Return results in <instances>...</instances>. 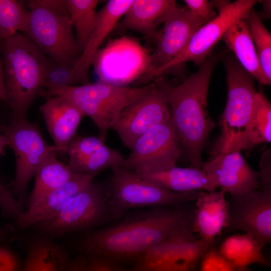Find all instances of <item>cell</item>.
Returning a JSON list of instances; mask_svg holds the SVG:
<instances>
[{
  "label": "cell",
  "instance_id": "cell-41",
  "mask_svg": "<svg viewBox=\"0 0 271 271\" xmlns=\"http://www.w3.org/2000/svg\"><path fill=\"white\" fill-rule=\"evenodd\" d=\"M0 99L7 101L6 92L4 82L3 65L0 57Z\"/></svg>",
  "mask_w": 271,
  "mask_h": 271
},
{
  "label": "cell",
  "instance_id": "cell-40",
  "mask_svg": "<svg viewBox=\"0 0 271 271\" xmlns=\"http://www.w3.org/2000/svg\"><path fill=\"white\" fill-rule=\"evenodd\" d=\"M95 256L101 271H125L124 269H120L111 263V260L104 257Z\"/></svg>",
  "mask_w": 271,
  "mask_h": 271
},
{
  "label": "cell",
  "instance_id": "cell-9",
  "mask_svg": "<svg viewBox=\"0 0 271 271\" xmlns=\"http://www.w3.org/2000/svg\"><path fill=\"white\" fill-rule=\"evenodd\" d=\"M108 195L102 185L92 181L69 199L55 216L36 225L53 236L93 227L109 212Z\"/></svg>",
  "mask_w": 271,
  "mask_h": 271
},
{
  "label": "cell",
  "instance_id": "cell-23",
  "mask_svg": "<svg viewBox=\"0 0 271 271\" xmlns=\"http://www.w3.org/2000/svg\"><path fill=\"white\" fill-rule=\"evenodd\" d=\"M261 250L254 238L244 233L227 237L222 243L219 251L235 271H245L253 264L270 265Z\"/></svg>",
  "mask_w": 271,
  "mask_h": 271
},
{
  "label": "cell",
  "instance_id": "cell-25",
  "mask_svg": "<svg viewBox=\"0 0 271 271\" xmlns=\"http://www.w3.org/2000/svg\"><path fill=\"white\" fill-rule=\"evenodd\" d=\"M57 152L49 154L35 173V182L29 200L30 205L50 191L65 184L75 173L68 164L57 159Z\"/></svg>",
  "mask_w": 271,
  "mask_h": 271
},
{
  "label": "cell",
  "instance_id": "cell-14",
  "mask_svg": "<svg viewBox=\"0 0 271 271\" xmlns=\"http://www.w3.org/2000/svg\"><path fill=\"white\" fill-rule=\"evenodd\" d=\"M232 197L227 228L251 235L262 248L271 241V187Z\"/></svg>",
  "mask_w": 271,
  "mask_h": 271
},
{
  "label": "cell",
  "instance_id": "cell-28",
  "mask_svg": "<svg viewBox=\"0 0 271 271\" xmlns=\"http://www.w3.org/2000/svg\"><path fill=\"white\" fill-rule=\"evenodd\" d=\"M248 149L271 141V105L264 95L257 92L248 125Z\"/></svg>",
  "mask_w": 271,
  "mask_h": 271
},
{
  "label": "cell",
  "instance_id": "cell-35",
  "mask_svg": "<svg viewBox=\"0 0 271 271\" xmlns=\"http://www.w3.org/2000/svg\"><path fill=\"white\" fill-rule=\"evenodd\" d=\"M200 271L235 270L221 255L219 250L209 248L200 262Z\"/></svg>",
  "mask_w": 271,
  "mask_h": 271
},
{
  "label": "cell",
  "instance_id": "cell-30",
  "mask_svg": "<svg viewBox=\"0 0 271 271\" xmlns=\"http://www.w3.org/2000/svg\"><path fill=\"white\" fill-rule=\"evenodd\" d=\"M251 35L263 74L271 83V35L261 21L258 14L252 8L246 18Z\"/></svg>",
  "mask_w": 271,
  "mask_h": 271
},
{
  "label": "cell",
  "instance_id": "cell-33",
  "mask_svg": "<svg viewBox=\"0 0 271 271\" xmlns=\"http://www.w3.org/2000/svg\"><path fill=\"white\" fill-rule=\"evenodd\" d=\"M104 145V142L98 137H75L68 145L65 153L69 157V162H74L87 157Z\"/></svg>",
  "mask_w": 271,
  "mask_h": 271
},
{
  "label": "cell",
  "instance_id": "cell-16",
  "mask_svg": "<svg viewBox=\"0 0 271 271\" xmlns=\"http://www.w3.org/2000/svg\"><path fill=\"white\" fill-rule=\"evenodd\" d=\"M133 0H109L97 12L94 29L89 41L75 65L67 73L65 84L88 83V72L98 48L117 26Z\"/></svg>",
  "mask_w": 271,
  "mask_h": 271
},
{
  "label": "cell",
  "instance_id": "cell-4",
  "mask_svg": "<svg viewBox=\"0 0 271 271\" xmlns=\"http://www.w3.org/2000/svg\"><path fill=\"white\" fill-rule=\"evenodd\" d=\"M156 82L138 87L119 86L102 82L70 85L47 81L41 94L45 97L62 96L71 101L89 116L98 129V138L104 142L121 112L146 96Z\"/></svg>",
  "mask_w": 271,
  "mask_h": 271
},
{
  "label": "cell",
  "instance_id": "cell-17",
  "mask_svg": "<svg viewBox=\"0 0 271 271\" xmlns=\"http://www.w3.org/2000/svg\"><path fill=\"white\" fill-rule=\"evenodd\" d=\"M45 98V102L40 108V111L58 153H65L85 115L71 101L64 96Z\"/></svg>",
  "mask_w": 271,
  "mask_h": 271
},
{
  "label": "cell",
  "instance_id": "cell-3",
  "mask_svg": "<svg viewBox=\"0 0 271 271\" xmlns=\"http://www.w3.org/2000/svg\"><path fill=\"white\" fill-rule=\"evenodd\" d=\"M1 43L6 102L13 119L26 120L28 109L42 93L54 63L24 34Z\"/></svg>",
  "mask_w": 271,
  "mask_h": 271
},
{
  "label": "cell",
  "instance_id": "cell-13",
  "mask_svg": "<svg viewBox=\"0 0 271 271\" xmlns=\"http://www.w3.org/2000/svg\"><path fill=\"white\" fill-rule=\"evenodd\" d=\"M204 25L186 6L177 5L154 39L156 48L149 56L146 78L155 77L159 70L179 56Z\"/></svg>",
  "mask_w": 271,
  "mask_h": 271
},
{
  "label": "cell",
  "instance_id": "cell-29",
  "mask_svg": "<svg viewBox=\"0 0 271 271\" xmlns=\"http://www.w3.org/2000/svg\"><path fill=\"white\" fill-rule=\"evenodd\" d=\"M124 161L119 152L104 145L87 157L68 165L75 174L96 176L105 169L121 167Z\"/></svg>",
  "mask_w": 271,
  "mask_h": 271
},
{
  "label": "cell",
  "instance_id": "cell-26",
  "mask_svg": "<svg viewBox=\"0 0 271 271\" xmlns=\"http://www.w3.org/2000/svg\"><path fill=\"white\" fill-rule=\"evenodd\" d=\"M70 262L57 244L40 240L30 246L21 271H65Z\"/></svg>",
  "mask_w": 271,
  "mask_h": 271
},
{
  "label": "cell",
  "instance_id": "cell-31",
  "mask_svg": "<svg viewBox=\"0 0 271 271\" xmlns=\"http://www.w3.org/2000/svg\"><path fill=\"white\" fill-rule=\"evenodd\" d=\"M211 245L195 237L185 241L162 271H195Z\"/></svg>",
  "mask_w": 271,
  "mask_h": 271
},
{
  "label": "cell",
  "instance_id": "cell-37",
  "mask_svg": "<svg viewBox=\"0 0 271 271\" xmlns=\"http://www.w3.org/2000/svg\"><path fill=\"white\" fill-rule=\"evenodd\" d=\"M18 255L11 249L0 245V271H21Z\"/></svg>",
  "mask_w": 271,
  "mask_h": 271
},
{
  "label": "cell",
  "instance_id": "cell-11",
  "mask_svg": "<svg viewBox=\"0 0 271 271\" xmlns=\"http://www.w3.org/2000/svg\"><path fill=\"white\" fill-rule=\"evenodd\" d=\"M0 130L7 139L8 146L15 154L14 189L17 194L22 195L46 157L58 151L54 145L47 143L39 127L27 119H13L9 124L0 125Z\"/></svg>",
  "mask_w": 271,
  "mask_h": 271
},
{
  "label": "cell",
  "instance_id": "cell-20",
  "mask_svg": "<svg viewBox=\"0 0 271 271\" xmlns=\"http://www.w3.org/2000/svg\"><path fill=\"white\" fill-rule=\"evenodd\" d=\"M176 5L174 0H133L117 25L154 40L159 27Z\"/></svg>",
  "mask_w": 271,
  "mask_h": 271
},
{
  "label": "cell",
  "instance_id": "cell-7",
  "mask_svg": "<svg viewBox=\"0 0 271 271\" xmlns=\"http://www.w3.org/2000/svg\"><path fill=\"white\" fill-rule=\"evenodd\" d=\"M108 206L112 216L145 207L174 205L196 199V191L180 193L165 189L122 167L111 169Z\"/></svg>",
  "mask_w": 271,
  "mask_h": 271
},
{
  "label": "cell",
  "instance_id": "cell-19",
  "mask_svg": "<svg viewBox=\"0 0 271 271\" xmlns=\"http://www.w3.org/2000/svg\"><path fill=\"white\" fill-rule=\"evenodd\" d=\"M226 191H212L198 193L192 229L201 240L212 244L222 229L227 228L229 220V204Z\"/></svg>",
  "mask_w": 271,
  "mask_h": 271
},
{
  "label": "cell",
  "instance_id": "cell-22",
  "mask_svg": "<svg viewBox=\"0 0 271 271\" xmlns=\"http://www.w3.org/2000/svg\"><path fill=\"white\" fill-rule=\"evenodd\" d=\"M221 40L253 78L262 84L269 85L262 71L246 19L233 23L224 33Z\"/></svg>",
  "mask_w": 271,
  "mask_h": 271
},
{
  "label": "cell",
  "instance_id": "cell-15",
  "mask_svg": "<svg viewBox=\"0 0 271 271\" xmlns=\"http://www.w3.org/2000/svg\"><path fill=\"white\" fill-rule=\"evenodd\" d=\"M202 169L232 197L244 196L259 187V172L251 168L240 151L218 154L203 163Z\"/></svg>",
  "mask_w": 271,
  "mask_h": 271
},
{
  "label": "cell",
  "instance_id": "cell-6",
  "mask_svg": "<svg viewBox=\"0 0 271 271\" xmlns=\"http://www.w3.org/2000/svg\"><path fill=\"white\" fill-rule=\"evenodd\" d=\"M224 63L227 100L219 121L221 136L216 154L248 149V125L257 92L253 77L236 59L229 57Z\"/></svg>",
  "mask_w": 271,
  "mask_h": 271
},
{
  "label": "cell",
  "instance_id": "cell-10",
  "mask_svg": "<svg viewBox=\"0 0 271 271\" xmlns=\"http://www.w3.org/2000/svg\"><path fill=\"white\" fill-rule=\"evenodd\" d=\"M256 0L212 1L218 11L217 16L200 27L194 34L183 52L176 58L159 70L158 77L172 68L193 61L201 66L208 59L213 48L221 39L228 28L235 21L246 19Z\"/></svg>",
  "mask_w": 271,
  "mask_h": 271
},
{
  "label": "cell",
  "instance_id": "cell-24",
  "mask_svg": "<svg viewBox=\"0 0 271 271\" xmlns=\"http://www.w3.org/2000/svg\"><path fill=\"white\" fill-rule=\"evenodd\" d=\"M190 224L182 226L167 238L137 258L134 265L125 271H162L178 247L194 237Z\"/></svg>",
  "mask_w": 271,
  "mask_h": 271
},
{
  "label": "cell",
  "instance_id": "cell-34",
  "mask_svg": "<svg viewBox=\"0 0 271 271\" xmlns=\"http://www.w3.org/2000/svg\"><path fill=\"white\" fill-rule=\"evenodd\" d=\"M8 146V142L4 135L0 132V155L4 148ZM0 208L3 213L7 217L16 216L21 210V206L11 193L0 182Z\"/></svg>",
  "mask_w": 271,
  "mask_h": 271
},
{
  "label": "cell",
  "instance_id": "cell-39",
  "mask_svg": "<svg viewBox=\"0 0 271 271\" xmlns=\"http://www.w3.org/2000/svg\"><path fill=\"white\" fill-rule=\"evenodd\" d=\"M65 271H88V260L86 257L81 255L70 262Z\"/></svg>",
  "mask_w": 271,
  "mask_h": 271
},
{
  "label": "cell",
  "instance_id": "cell-27",
  "mask_svg": "<svg viewBox=\"0 0 271 271\" xmlns=\"http://www.w3.org/2000/svg\"><path fill=\"white\" fill-rule=\"evenodd\" d=\"M81 54L91 35L96 20L97 0H65Z\"/></svg>",
  "mask_w": 271,
  "mask_h": 271
},
{
  "label": "cell",
  "instance_id": "cell-21",
  "mask_svg": "<svg viewBox=\"0 0 271 271\" xmlns=\"http://www.w3.org/2000/svg\"><path fill=\"white\" fill-rule=\"evenodd\" d=\"M136 174L165 189L180 193L199 190L210 192L218 188L215 181L202 169L193 167L176 166L161 172Z\"/></svg>",
  "mask_w": 271,
  "mask_h": 271
},
{
  "label": "cell",
  "instance_id": "cell-2",
  "mask_svg": "<svg viewBox=\"0 0 271 271\" xmlns=\"http://www.w3.org/2000/svg\"><path fill=\"white\" fill-rule=\"evenodd\" d=\"M218 58H208L195 73L180 84H168L171 119L180 145L193 168L202 169V152L215 124L208 113L207 98L210 77Z\"/></svg>",
  "mask_w": 271,
  "mask_h": 271
},
{
  "label": "cell",
  "instance_id": "cell-42",
  "mask_svg": "<svg viewBox=\"0 0 271 271\" xmlns=\"http://www.w3.org/2000/svg\"><path fill=\"white\" fill-rule=\"evenodd\" d=\"M270 1H264L263 2V15H265V14L267 13V16L268 17L269 15H270V14L269 13V10H270Z\"/></svg>",
  "mask_w": 271,
  "mask_h": 271
},
{
  "label": "cell",
  "instance_id": "cell-18",
  "mask_svg": "<svg viewBox=\"0 0 271 271\" xmlns=\"http://www.w3.org/2000/svg\"><path fill=\"white\" fill-rule=\"evenodd\" d=\"M95 175L75 174L64 185L28 205L16 218L18 227L26 228L47 221L55 216L65 203L92 181Z\"/></svg>",
  "mask_w": 271,
  "mask_h": 271
},
{
  "label": "cell",
  "instance_id": "cell-1",
  "mask_svg": "<svg viewBox=\"0 0 271 271\" xmlns=\"http://www.w3.org/2000/svg\"><path fill=\"white\" fill-rule=\"evenodd\" d=\"M158 207L87 235L81 243L86 254L113 258L139 256L189 224L184 211Z\"/></svg>",
  "mask_w": 271,
  "mask_h": 271
},
{
  "label": "cell",
  "instance_id": "cell-12",
  "mask_svg": "<svg viewBox=\"0 0 271 271\" xmlns=\"http://www.w3.org/2000/svg\"><path fill=\"white\" fill-rule=\"evenodd\" d=\"M168 84L158 79L155 88L126 107L111 127L127 148L130 149L137 139L152 127L171 118Z\"/></svg>",
  "mask_w": 271,
  "mask_h": 271
},
{
  "label": "cell",
  "instance_id": "cell-43",
  "mask_svg": "<svg viewBox=\"0 0 271 271\" xmlns=\"http://www.w3.org/2000/svg\"><path fill=\"white\" fill-rule=\"evenodd\" d=\"M7 231L5 228L0 227V243L3 241L7 235Z\"/></svg>",
  "mask_w": 271,
  "mask_h": 271
},
{
  "label": "cell",
  "instance_id": "cell-38",
  "mask_svg": "<svg viewBox=\"0 0 271 271\" xmlns=\"http://www.w3.org/2000/svg\"><path fill=\"white\" fill-rule=\"evenodd\" d=\"M270 165V151L268 149L263 154L260 160L259 186L271 187Z\"/></svg>",
  "mask_w": 271,
  "mask_h": 271
},
{
  "label": "cell",
  "instance_id": "cell-32",
  "mask_svg": "<svg viewBox=\"0 0 271 271\" xmlns=\"http://www.w3.org/2000/svg\"><path fill=\"white\" fill-rule=\"evenodd\" d=\"M29 11L24 3L17 0H0V42L25 32Z\"/></svg>",
  "mask_w": 271,
  "mask_h": 271
},
{
  "label": "cell",
  "instance_id": "cell-36",
  "mask_svg": "<svg viewBox=\"0 0 271 271\" xmlns=\"http://www.w3.org/2000/svg\"><path fill=\"white\" fill-rule=\"evenodd\" d=\"M184 2L191 12L204 24L214 19L217 15L212 2L207 0H185Z\"/></svg>",
  "mask_w": 271,
  "mask_h": 271
},
{
  "label": "cell",
  "instance_id": "cell-5",
  "mask_svg": "<svg viewBox=\"0 0 271 271\" xmlns=\"http://www.w3.org/2000/svg\"><path fill=\"white\" fill-rule=\"evenodd\" d=\"M25 34L55 64L68 72L81 55L65 0L27 1Z\"/></svg>",
  "mask_w": 271,
  "mask_h": 271
},
{
  "label": "cell",
  "instance_id": "cell-8",
  "mask_svg": "<svg viewBox=\"0 0 271 271\" xmlns=\"http://www.w3.org/2000/svg\"><path fill=\"white\" fill-rule=\"evenodd\" d=\"M180 146L171 117L137 139L121 167L138 174L165 171L176 166Z\"/></svg>",
  "mask_w": 271,
  "mask_h": 271
}]
</instances>
